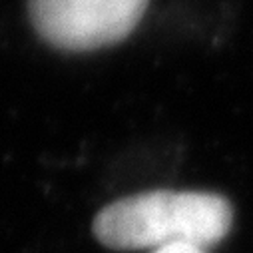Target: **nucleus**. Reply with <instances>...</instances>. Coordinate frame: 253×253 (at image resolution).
<instances>
[{"label": "nucleus", "mask_w": 253, "mask_h": 253, "mask_svg": "<svg viewBox=\"0 0 253 253\" xmlns=\"http://www.w3.org/2000/svg\"><path fill=\"white\" fill-rule=\"evenodd\" d=\"M233 225L231 204L208 192H146L106 206L92 223L96 239L116 251L168 245H217Z\"/></svg>", "instance_id": "obj_1"}, {"label": "nucleus", "mask_w": 253, "mask_h": 253, "mask_svg": "<svg viewBox=\"0 0 253 253\" xmlns=\"http://www.w3.org/2000/svg\"><path fill=\"white\" fill-rule=\"evenodd\" d=\"M148 0H28L38 36L66 52H90L122 42L140 24Z\"/></svg>", "instance_id": "obj_2"}, {"label": "nucleus", "mask_w": 253, "mask_h": 253, "mask_svg": "<svg viewBox=\"0 0 253 253\" xmlns=\"http://www.w3.org/2000/svg\"><path fill=\"white\" fill-rule=\"evenodd\" d=\"M152 253H206L202 247H194V245H183V243H177V245H168V247H162V249H156Z\"/></svg>", "instance_id": "obj_3"}]
</instances>
